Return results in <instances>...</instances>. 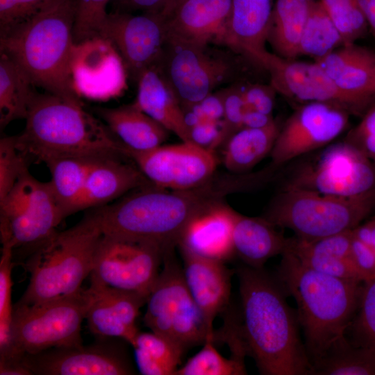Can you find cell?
<instances>
[{"mask_svg": "<svg viewBox=\"0 0 375 375\" xmlns=\"http://www.w3.org/2000/svg\"><path fill=\"white\" fill-rule=\"evenodd\" d=\"M232 0H186L166 19L167 41L225 47Z\"/></svg>", "mask_w": 375, "mask_h": 375, "instance_id": "cell-21", "label": "cell"}, {"mask_svg": "<svg viewBox=\"0 0 375 375\" xmlns=\"http://www.w3.org/2000/svg\"><path fill=\"white\" fill-rule=\"evenodd\" d=\"M262 68L270 76V84L279 93L303 103L330 102L338 104L350 114L362 115L357 103L340 90L322 67L313 62L283 58L269 52Z\"/></svg>", "mask_w": 375, "mask_h": 375, "instance_id": "cell-19", "label": "cell"}, {"mask_svg": "<svg viewBox=\"0 0 375 375\" xmlns=\"http://www.w3.org/2000/svg\"><path fill=\"white\" fill-rule=\"evenodd\" d=\"M311 375H375V351L344 335L312 362Z\"/></svg>", "mask_w": 375, "mask_h": 375, "instance_id": "cell-35", "label": "cell"}, {"mask_svg": "<svg viewBox=\"0 0 375 375\" xmlns=\"http://www.w3.org/2000/svg\"><path fill=\"white\" fill-rule=\"evenodd\" d=\"M166 20L159 12L108 13L101 37L120 53L128 75L136 81L148 68L162 62L167 43Z\"/></svg>", "mask_w": 375, "mask_h": 375, "instance_id": "cell-17", "label": "cell"}, {"mask_svg": "<svg viewBox=\"0 0 375 375\" xmlns=\"http://www.w3.org/2000/svg\"><path fill=\"white\" fill-rule=\"evenodd\" d=\"M314 61L357 103L363 114L375 102V52L351 43Z\"/></svg>", "mask_w": 375, "mask_h": 375, "instance_id": "cell-23", "label": "cell"}, {"mask_svg": "<svg viewBox=\"0 0 375 375\" xmlns=\"http://www.w3.org/2000/svg\"><path fill=\"white\" fill-rule=\"evenodd\" d=\"M110 0H74L73 35L75 43L101 35Z\"/></svg>", "mask_w": 375, "mask_h": 375, "instance_id": "cell-42", "label": "cell"}, {"mask_svg": "<svg viewBox=\"0 0 375 375\" xmlns=\"http://www.w3.org/2000/svg\"><path fill=\"white\" fill-rule=\"evenodd\" d=\"M24 365L36 375H128L135 369L125 351L110 343L55 347L24 355Z\"/></svg>", "mask_w": 375, "mask_h": 375, "instance_id": "cell-18", "label": "cell"}, {"mask_svg": "<svg viewBox=\"0 0 375 375\" xmlns=\"http://www.w3.org/2000/svg\"><path fill=\"white\" fill-rule=\"evenodd\" d=\"M241 298L238 333L260 374L311 375L297 312L276 276L246 265L235 271Z\"/></svg>", "mask_w": 375, "mask_h": 375, "instance_id": "cell-1", "label": "cell"}, {"mask_svg": "<svg viewBox=\"0 0 375 375\" xmlns=\"http://www.w3.org/2000/svg\"><path fill=\"white\" fill-rule=\"evenodd\" d=\"M340 31L344 44L355 43L368 28L358 0H318Z\"/></svg>", "mask_w": 375, "mask_h": 375, "instance_id": "cell-40", "label": "cell"}, {"mask_svg": "<svg viewBox=\"0 0 375 375\" xmlns=\"http://www.w3.org/2000/svg\"><path fill=\"white\" fill-rule=\"evenodd\" d=\"M244 358L232 354L229 358L219 353L211 339L190 358L174 375H244L247 374Z\"/></svg>", "mask_w": 375, "mask_h": 375, "instance_id": "cell-38", "label": "cell"}, {"mask_svg": "<svg viewBox=\"0 0 375 375\" xmlns=\"http://www.w3.org/2000/svg\"><path fill=\"white\" fill-rule=\"evenodd\" d=\"M74 15V0H54L33 17L1 33L0 53L21 67L33 85L81 101L70 72Z\"/></svg>", "mask_w": 375, "mask_h": 375, "instance_id": "cell-5", "label": "cell"}, {"mask_svg": "<svg viewBox=\"0 0 375 375\" xmlns=\"http://www.w3.org/2000/svg\"><path fill=\"white\" fill-rule=\"evenodd\" d=\"M351 259L362 282L375 279V250L357 238L353 231Z\"/></svg>", "mask_w": 375, "mask_h": 375, "instance_id": "cell-48", "label": "cell"}, {"mask_svg": "<svg viewBox=\"0 0 375 375\" xmlns=\"http://www.w3.org/2000/svg\"><path fill=\"white\" fill-rule=\"evenodd\" d=\"M114 135L128 149L144 151L164 143L169 131L133 103L116 108H95Z\"/></svg>", "mask_w": 375, "mask_h": 375, "instance_id": "cell-30", "label": "cell"}, {"mask_svg": "<svg viewBox=\"0 0 375 375\" xmlns=\"http://www.w3.org/2000/svg\"><path fill=\"white\" fill-rule=\"evenodd\" d=\"M65 217L49 181H40L27 170L0 201L1 242L14 249L35 248L53 235Z\"/></svg>", "mask_w": 375, "mask_h": 375, "instance_id": "cell-12", "label": "cell"}, {"mask_svg": "<svg viewBox=\"0 0 375 375\" xmlns=\"http://www.w3.org/2000/svg\"><path fill=\"white\" fill-rule=\"evenodd\" d=\"M164 256L163 251L154 244L103 233L94 251L90 285L148 297Z\"/></svg>", "mask_w": 375, "mask_h": 375, "instance_id": "cell-13", "label": "cell"}, {"mask_svg": "<svg viewBox=\"0 0 375 375\" xmlns=\"http://www.w3.org/2000/svg\"><path fill=\"white\" fill-rule=\"evenodd\" d=\"M131 345L142 375H174L185 351L172 340L152 331H139Z\"/></svg>", "mask_w": 375, "mask_h": 375, "instance_id": "cell-36", "label": "cell"}, {"mask_svg": "<svg viewBox=\"0 0 375 375\" xmlns=\"http://www.w3.org/2000/svg\"><path fill=\"white\" fill-rule=\"evenodd\" d=\"M183 259L186 285L201 311L210 332L213 321L229 306L233 271L224 262L200 256L178 247Z\"/></svg>", "mask_w": 375, "mask_h": 375, "instance_id": "cell-22", "label": "cell"}, {"mask_svg": "<svg viewBox=\"0 0 375 375\" xmlns=\"http://www.w3.org/2000/svg\"><path fill=\"white\" fill-rule=\"evenodd\" d=\"M33 84L22 69L7 55L0 53V126L26 119L35 94Z\"/></svg>", "mask_w": 375, "mask_h": 375, "instance_id": "cell-33", "label": "cell"}, {"mask_svg": "<svg viewBox=\"0 0 375 375\" xmlns=\"http://www.w3.org/2000/svg\"><path fill=\"white\" fill-rule=\"evenodd\" d=\"M272 8L271 0H232L225 47L261 67Z\"/></svg>", "mask_w": 375, "mask_h": 375, "instance_id": "cell-25", "label": "cell"}, {"mask_svg": "<svg viewBox=\"0 0 375 375\" xmlns=\"http://www.w3.org/2000/svg\"><path fill=\"white\" fill-rule=\"evenodd\" d=\"M344 140L375 162V102Z\"/></svg>", "mask_w": 375, "mask_h": 375, "instance_id": "cell-46", "label": "cell"}, {"mask_svg": "<svg viewBox=\"0 0 375 375\" xmlns=\"http://www.w3.org/2000/svg\"><path fill=\"white\" fill-rule=\"evenodd\" d=\"M25 119L17 142L35 162L63 156L128 158L126 147L81 101L35 92Z\"/></svg>", "mask_w": 375, "mask_h": 375, "instance_id": "cell-3", "label": "cell"}, {"mask_svg": "<svg viewBox=\"0 0 375 375\" xmlns=\"http://www.w3.org/2000/svg\"><path fill=\"white\" fill-rule=\"evenodd\" d=\"M235 211L224 201L207 208L188 224L178 247L226 263L235 256L233 241Z\"/></svg>", "mask_w": 375, "mask_h": 375, "instance_id": "cell-24", "label": "cell"}, {"mask_svg": "<svg viewBox=\"0 0 375 375\" xmlns=\"http://www.w3.org/2000/svg\"><path fill=\"white\" fill-rule=\"evenodd\" d=\"M349 328L353 343L375 351V279L362 283L358 306Z\"/></svg>", "mask_w": 375, "mask_h": 375, "instance_id": "cell-41", "label": "cell"}, {"mask_svg": "<svg viewBox=\"0 0 375 375\" xmlns=\"http://www.w3.org/2000/svg\"><path fill=\"white\" fill-rule=\"evenodd\" d=\"M165 0H116L120 8L118 11H142L143 12H159Z\"/></svg>", "mask_w": 375, "mask_h": 375, "instance_id": "cell-50", "label": "cell"}, {"mask_svg": "<svg viewBox=\"0 0 375 375\" xmlns=\"http://www.w3.org/2000/svg\"><path fill=\"white\" fill-rule=\"evenodd\" d=\"M243 88L233 85L224 89V116L221 122L220 144L242 128L243 117L247 110Z\"/></svg>", "mask_w": 375, "mask_h": 375, "instance_id": "cell-44", "label": "cell"}, {"mask_svg": "<svg viewBox=\"0 0 375 375\" xmlns=\"http://www.w3.org/2000/svg\"><path fill=\"white\" fill-rule=\"evenodd\" d=\"M274 121L273 116L254 110L247 109L244 113L242 128H260Z\"/></svg>", "mask_w": 375, "mask_h": 375, "instance_id": "cell-51", "label": "cell"}, {"mask_svg": "<svg viewBox=\"0 0 375 375\" xmlns=\"http://www.w3.org/2000/svg\"><path fill=\"white\" fill-rule=\"evenodd\" d=\"M186 0H165L159 13L166 20L169 19Z\"/></svg>", "mask_w": 375, "mask_h": 375, "instance_id": "cell-54", "label": "cell"}, {"mask_svg": "<svg viewBox=\"0 0 375 375\" xmlns=\"http://www.w3.org/2000/svg\"><path fill=\"white\" fill-rule=\"evenodd\" d=\"M219 47L167 41L160 66L184 111L238 76L240 55Z\"/></svg>", "mask_w": 375, "mask_h": 375, "instance_id": "cell-11", "label": "cell"}, {"mask_svg": "<svg viewBox=\"0 0 375 375\" xmlns=\"http://www.w3.org/2000/svg\"><path fill=\"white\" fill-rule=\"evenodd\" d=\"M344 44L335 24L319 1L314 0L301 37L299 56H308L316 60Z\"/></svg>", "mask_w": 375, "mask_h": 375, "instance_id": "cell-37", "label": "cell"}, {"mask_svg": "<svg viewBox=\"0 0 375 375\" xmlns=\"http://www.w3.org/2000/svg\"><path fill=\"white\" fill-rule=\"evenodd\" d=\"M97 159L63 156L53 158L44 162L51 174L49 183L66 217L76 212L88 174Z\"/></svg>", "mask_w": 375, "mask_h": 375, "instance_id": "cell-34", "label": "cell"}, {"mask_svg": "<svg viewBox=\"0 0 375 375\" xmlns=\"http://www.w3.org/2000/svg\"><path fill=\"white\" fill-rule=\"evenodd\" d=\"M85 319L101 338H120L131 344L139 331L136 320L147 297L128 291L90 285Z\"/></svg>", "mask_w": 375, "mask_h": 375, "instance_id": "cell-20", "label": "cell"}, {"mask_svg": "<svg viewBox=\"0 0 375 375\" xmlns=\"http://www.w3.org/2000/svg\"><path fill=\"white\" fill-rule=\"evenodd\" d=\"M27 158L18 147L16 136L0 140V201L27 171Z\"/></svg>", "mask_w": 375, "mask_h": 375, "instance_id": "cell-43", "label": "cell"}, {"mask_svg": "<svg viewBox=\"0 0 375 375\" xmlns=\"http://www.w3.org/2000/svg\"><path fill=\"white\" fill-rule=\"evenodd\" d=\"M136 82L138 92L133 105L181 141L192 142L185 111L160 65L142 72Z\"/></svg>", "mask_w": 375, "mask_h": 375, "instance_id": "cell-27", "label": "cell"}, {"mask_svg": "<svg viewBox=\"0 0 375 375\" xmlns=\"http://www.w3.org/2000/svg\"><path fill=\"white\" fill-rule=\"evenodd\" d=\"M262 217H248L235 211L233 241L235 256L251 267L264 268L271 258L282 255L288 238Z\"/></svg>", "mask_w": 375, "mask_h": 375, "instance_id": "cell-29", "label": "cell"}, {"mask_svg": "<svg viewBox=\"0 0 375 375\" xmlns=\"http://www.w3.org/2000/svg\"><path fill=\"white\" fill-rule=\"evenodd\" d=\"M126 154L153 185L173 190L200 187L215 177L217 158L212 150L192 142L161 144L144 151L126 148Z\"/></svg>", "mask_w": 375, "mask_h": 375, "instance_id": "cell-14", "label": "cell"}, {"mask_svg": "<svg viewBox=\"0 0 375 375\" xmlns=\"http://www.w3.org/2000/svg\"><path fill=\"white\" fill-rule=\"evenodd\" d=\"M276 93L271 84L249 83L243 88L247 108L267 115H272Z\"/></svg>", "mask_w": 375, "mask_h": 375, "instance_id": "cell-47", "label": "cell"}, {"mask_svg": "<svg viewBox=\"0 0 375 375\" xmlns=\"http://www.w3.org/2000/svg\"><path fill=\"white\" fill-rule=\"evenodd\" d=\"M54 0H0V33L33 17Z\"/></svg>", "mask_w": 375, "mask_h": 375, "instance_id": "cell-45", "label": "cell"}, {"mask_svg": "<svg viewBox=\"0 0 375 375\" xmlns=\"http://www.w3.org/2000/svg\"><path fill=\"white\" fill-rule=\"evenodd\" d=\"M281 125L274 119L260 128H242L224 144L223 163L234 174L249 173L267 155H270Z\"/></svg>", "mask_w": 375, "mask_h": 375, "instance_id": "cell-31", "label": "cell"}, {"mask_svg": "<svg viewBox=\"0 0 375 375\" xmlns=\"http://www.w3.org/2000/svg\"><path fill=\"white\" fill-rule=\"evenodd\" d=\"M352 231L357 238L375 250V221L372 218L361 223Z\"/></svg>", "mask_w": 375, "mask_h": 375, "instance_id": "cell-52", "label": "cell"}, {"mask_svg": "<svg viewBox=\"0 0 375 375\" xmlns=\"http://www.w3.org/2000/svg\"><path fill=\"white\" fill-rule=\"evenodd\" d=\"M313 1H276L267 35L274 53L286 59L299 56L301 37Z\"/></svg>", "mask_w": 375, "mask_h": 375, "instance_id": "cell-32", "label": "cell"}, {"mask_svg": "<svg viewBox=\"0 0 375 375\" xmlns=\"http://www.w3.org/2000/svg\"><path fill=\"white\" fill-rule=\"evenodd\" d=\"M102 229L92 209L74 226L33 248L25 263L29 283L17 306H31L80 292L91 272Z\"/></svg>", "mask_w": 375, "mask_h": 375, "instance_id": "cell-6", "label": "cell"}, {"mask_svg": "<svg viewBox=\"0 0 375 375\" xmlns=\"http://www.w3.org/2000/svg\"><path fill=\"white\" fill-rule=\"evenodd\" d=\"M13 252L14 248L10 244H2L0 259V361L9 358L12 352Z\"/></svg>", "mask_w": 375, "mask_h": 375, "instance_id": "cell-39", "label": "cell"}, {"mask_svg": "<svg viewBox=\"0 0 375 375\" xmlns=\"http://www.w3.org/2000/svg\"><path fill=\"white\" fill-rule=\"evenodd\" d=\"M350 113L330 102H309L299 107L281 126L270 153L278 167L319 150L347 127Z\"/></svg>", "mask_w": 375, "mask_h": 375, "instance_id": "cell-15", "label": "cell"}, {"mask_svg": "<svg viewBox=\"0 0 375 375\" xmlns=\"http://www.w3.org/2000/svg\"><path fill=\"white\" fill-rule=\"evenodd\" d=\"M221 122L203 121L190 126L191 141L213 151L220 145Z\"/></svg>", "mask_w": 375, "mask_h": 375, "instance_id": "cell-49", "label": "cell"}, {"mask_svg": "<svg viewBox=\"0 0 375 375\" xmlns=\"http://www.w3.org/2000/svg\"><path fill=\"white\" fill-rule=\"evenodd\" d=\"M287 176L283 188L343 197L375 192V162L345 140L312 152Z\"/></svg>", "mask_w": 375, "mask_h": 375, "instance_id": "cell-10", "label": "cell"}, {"mask_svg": "<svg viewBox=\"0 0 375 375\" xmlns=\"http://www.w3.org/2000/svg\"><path fill=\"white\" fill-rule=\"evenodd\" d=\"M244 190L238 175L213 178L188 190L146 185L112 203L93 208L102 232L158 246L165 256L178 247L190 220L228 194Z\"/></svg>", "mask_w": 375, "mask_h": 375, "instance_id": "cell-2", "label": "cell"}, {"mask_svg": "<svg viewBox=\"0 0 375 375\" xmlns=\"http://www.w3.org/2000/svg\"><path fill=\"white\" fill-rule=\"evenodd\" d=\"M368 27L375 35V0H358Z\"/></svg>", "mask_w": 375, "mask_h": 375, "instance_id": "cell-53", "label": "cell"}, {"mask_svg": "<svg viewBox=\"0 0 375 375\" xmlns=\"http://www.w3.org/2000/svg\"><path fill=\"white\" fill-rule=\"evenodd\" d=\"M162 266L147 298L144 325L184 351L203 344L208 339L214 342L215 333L209 330L190 292L174 251L164 256Z\"/></svg>", "mask_w": 375, "mask_h": 375, "instance_id": "cell-9", "label": "cell"}, {"mask_svg": "<svg viewBox=\"0 0 375 375\" xmlns=\"http://www.w3.org/2000/svg\"><path fill=\"white\" fill-rule=\"evenodd\" d=\"M281 256L276 276L295 299L312 364L346 335L358 306L363 282L314 270L287 251Z\"/></svg>", "mask_w": 375, "mask_h": 375, "instance_id": "cell-4", "label": "cell"}, {"mask_svg": "<svg viewBox=\"0 0 375 375\" xmlns=\"http://www.w3.org/2000/svg\"><path fill=\"white\" fill-rule=\"evenodd\" d=\"M351 241L352 230L313 241L294 236L288 238L285 251L314 270L361 281L351 259Z\"/></svg>", "mask_w": 375, "mask_h": 375, "instance_id": "cell-28", "label": "cell"}, {"mask_svg": "<svg viewBox=\"0 0 375 375\" xmlns=\"http://www.w3.org/2000/svg\"><path fill=\"white\" fill-rule=\"evenodd\" d=\"M72 83L80 98L108 101L127 88L128 71L112 42L99 36L74 43L70 62Z\"/></svg>", "mask_w": 375, "mask_h": 375, "instance_id": "cell-16", "label": "cell"}, {"mask_svg": "<svg viewBox=\"0 0 375 375\" xmlns=\"http://www.w3.org/2000/svg\"><path fill=\"white\" fill-rule=\"evenodd\" d=\"M122 158H102L94 162L88 174L76 212L101 207L134 190L152 184L135 164L125 162Z\"/></svg>", "mask_w": 375, "mask_h": 375, "instance_id": "cell-26", "label": "cell"}, {"mask_svg": "<svg viewBox=\"0 0 375 375\" xmlns=\"http://www.w3.org/2000/svg\"><path fill=\"white\" fill-rule=\"evenodd\" d=\"M375 211V192L343 197L283 188L262 216L278 228L313 241L353 230Z\"/></svg>", "mask_w": 375, "mask_h": 375, "instance_id": "cell-7", "label": "cell"}, {"mask_svg": "<svg viewBox=\"0 0 375 375\" xmlns=\"http://www.w3.org/2000/svg\"><path fill=\"white\" fill-rule=\"evenodd\" d=\"M88 303L87 289L31 306H14L12 352L0 363L22 360L27 354L82 344L81 325Z\"/></svg>", "mask_w": 375, "mask_h": 375, "instance_id": "cell-8", "label": "cell"}]
</instances>
